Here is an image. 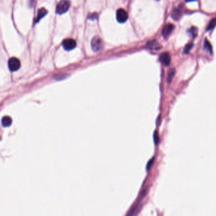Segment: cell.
<instances>
[{"label":"cell","instance_id":"1","mask_svg":"<svg viewBox=\"0 0 216 216\" xmlns=\"http://www.w3.org/2000/svg\"><path fill=\"white\" fill-rule=\"evenodd\" d=\"M70 7V2L68 0H61V1L57 5L56 7V13L61 15L66 13Z\"/></svg>","mask_w":216,"mask_h":216},{"label":"cell","instance_id":"18","mask_svg":"<svg viewBox=\"0 0 216 216\" xmlns=\"http://www.w3.org/2000/svg\"><path fill=\"white\" fill-rule=\"evenodd\" d=\"M89 19H91V20H94V19H97V17H98V15H97V13H92V14H91V15H89Z\"/></svg>","mask_w":216,"mask_h":216},{"label":"cell","instance_id":"16","mask_svg":"<svg viewBox=\"0 0 216 216\" xmlns=\"http://www.w3.org/2000/svg\"><path fill=\"white\" fill-rule=\"evenodd\" d=\"M193 46V43H188V45H186V46H185L184 48V50H183L184 53H185V54L188 53L189 51H190V50L192 48Z\"/></svg>","mask_w":216,"mask_h":216},{"label":"cell","instance_id":"2","mask_svg":"<svg viewBox=\"0 0 216 216\" xmlns=\"http://www.w3.org/2000/svg\"><path fill=\"white\" fill-rule=\"evenodd\" d=\"M92 49L95 52H98L103 48V42L102 39L98 36L94 37L91 41Z\"/></svg>","mask_w":216,"mask_h":216},{"label":"cell","instance_id":"5","mask_svg":"<svg viewBox=\"0 0 216 216\" xmlns=\"http://www.w3.org/2000/svg\"><path fill=\"white\" fill-rule=\"evenodd\" d=\"M128 18V13L125 10L120 8L117 10L116 19L119 22L123 23L127 20Z\"/></svg>","mask_w":216,"mask_h":216},{"label":"cell","instance_id":"21","mask_svg":"<svg viewBox=\"0 0 216 216\" xmlns=\"http://www.w3.org/2000/svg\"><path fill=\"white\" fill-rule=\"evenodd\" d=\"M186 2H193L195 1V0H185Z\"/></svg>","mask_w":216,"mask_h":216},{"label":"cell","instance_id":"17","mask_svg":"<svg viewBox=\"0 0 216 216\" xmlns=\"http://www.w3.org/2000/svg\"><path fill=\"white\" fill-rule=\"evenodd\" d=\"M154 140L155 141V143L157 144L159 143V135H158V133L157 131H155L154 132Z\"/></svg>","mask_w":216,"mask_h":216},{"label":"cell","instance_id":"20","mask_svg":"<svg viewBox=\"0 0 216 216\" xmlns=\"http://www.w3.org/2000/svg\"><path fill=\"white\" fill-rule=\"evenodd\" d=\"M66 77V75H61V76L58 75V76H56V77H55V78H56V80H57V79H58L59 77H60V80H61V79H63L65 78Z\"/></svg>","mask_w":216,"mask_h":216},{"label":"cell","instance_id":"7","mask_svg":"<svg viewBox=\"0 0 216 216\" xmlns=\"http://www.w3.org/2000/svg\"><path fill=\"white\" fill-rule=\"evenodd\" d=\"M160 61L166 66H168L171 62V56L169 53L164 52L160 55Z\"/></svg>","mask_w":216,"mask_h":216},{"label":"cell","instance_id":"8","mask_svg":"<svg viewBox=\"0 0 216 216\" xmlns=\"http://www.w3.org/2000/svg\"><path fill=\"white\" fill-rule=\"evenodd\" d=\"M147 46L150 49L155 50H159L161 48V45L156 41H151L147 43Z\"/></svg>","mask_w":216,"mask_h":216},{"label":"cell","instance_id":"6","mask_svg":"<svg viewBox=\"0 0 216 216\" xmlns=\"http://www.w3.org/2000/svg\"><path fill=\"white\" fill-rule=\"evenodd\" d=\"M175 29V25L172 24H168L167 25H166L163 29L162 31V35L166 39L167 37H169V36L171 34V33Z\"/></svg>","mask_w":216,"mask_h":216},{"label":"cell","instance_id":"11","mask_svg":"<svg viewBox=\"0 0 216 216\" xmlns=\"http://www.w3.org/2000/svg\"><path fill=\"white\" fill-rule=\"evenodd\" d=\"M2 123L4 127H9L10 126H11V124L12 123V119L9 116H5V117H3L2 121Z\"/></svg>","mask_w":216,"mask_h":216},{"label":"cell","instance_id":"12","mask_svg":"<svg viewBox=\"0 0 216 216\" xmlns=\"http://www.w3.org/2000/svg\"><path fill=\"white\" fill-rule=\"evenodd\" d=\"M175 73H176V70L175 68H171L169 71V73H168V74H167V82L168 83L171 82L172 79H173L175 75Z\"/></svg>","mask_w":216,"mask_h":216},{"label":"cell","instance_id":"15","mask_svg":"<svg viewBox=\"0 0 216 216\" xmlns=\"http://www.w3.org/2000/svg\"><path fill=\"white\" fill-rule=\"evenodd\" d=\"M197 31H198V29H197V27H192L189 29L188 33L191 36H192L193 37H195L197 36V33H198Z\"/></svg>","mask_w":216,"mask_h":216},{"label":"cell","instance_id":"4","mask_svg":"<svg viewBox=\"0 0 216 216\" xmlns=\"http://www.w3.org/2000/svg\"><path fill=\"white\" fill-rule=\"evenodd\" d=\"M62 45H63V46L65 50L70 51L71 50L74 49L76 47L77 43L74 39L68 38V39H66L63 40Z\"/></svg>","mask_w":216,"mask_h":216},{"label":"cell","instance_id":"13","mask_svg":"<svg viewBox=\"0 0 216 216\" xmlns=\"http://www.w3.org/2000/svg\"><path fill=\"white\" fill-rule=\"evenodd\" d=\"M215 25H216V19H213L209 22V23L207 27L206 30L208 31H210V30L213 29L215 27Z\"/></svg>","mask_w":216,"mask_h":216},{"label":"cell","instance_id":"3","mask_svg":"<svg viewBox=\"0 0 216 216\" xmlns=\"http://www.w3.org/2000/svg\"><path fill=\"white\" fill-rule=\"evenodd\" d=\"M8 67L11 72L18 70L20 67V62L16 57H11L8 60Z\"/></svg>","mask_w":216,"mask_h":216},{"label":"cell","instance_id":"10","mask_svg":"<svg viewBox=\"0 0 216 216\" xmlns=\"http://www.w3.org/2000/svg\"><path fill=\"white\" fill-rule=\"evenodd\" d=\"M171 17L175 20H179L181 17V10L178 8H175V10H173V11H172V13H171Z\"/></svg>","mask_w":216,"mask_h":216},{"label":"cell","instance_id":"9","mask_svg":"<svg viewBox=\"0 0 216 216\" xmlns=\"http://www.w3.org/2000/svg\"><path fill=\"white\" fill-rule=\"evenodd\" d=\"M48 13V11L44 8H40L39 11H38V13H37V19L36 20V22H38L41 19H42L43 17H44L46 14Z\"/></svg>","mask_w":216,"mask_h":216},{"label":"cell","instance_id":"14","mask_svg":"<svg viewBox=\"0 0 216 216\" xmlns=\"http://www.w3.org/2000/svg\"><path fill=\"white\" fill-rule=\"evenodd\" d=\"M204 48L207 50V51H208L209 52H210V53H212V46L210 45V42L208 41V39H205V41H204Z\"/></svg>","mask_w":216,"mask_h":216},{"label":"cell","instance_id":"19","mask_svg":"<svg viewBox=\"0 0 216 216\" xmlns=\"http://www.w3.org/2000/svg\"><path fill=\"white\" fill-rule=\"evenodd\" d=\"M154 158H152L151 160H150V161H149V162H148V164H147V170H149V169H150L151 166L152 165V164H153V163H154Z\"/></svg>","mask_w":216,"mask_h":216}]
</instances>
